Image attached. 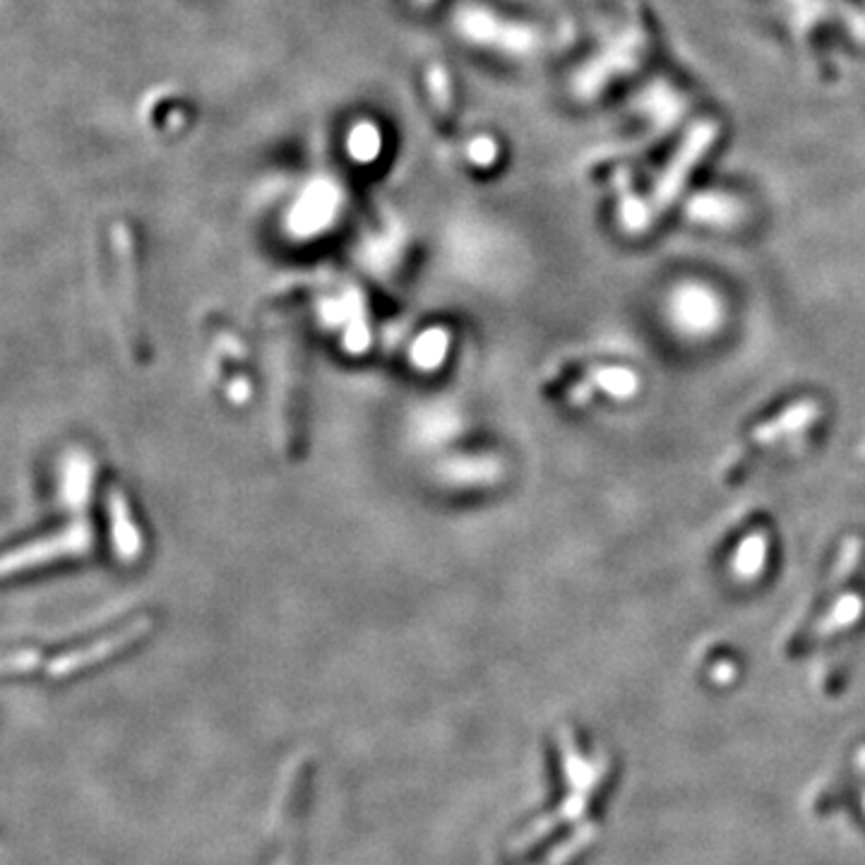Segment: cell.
Returning <instances> with one entry per match:
<instances>
[{"mask_svg": "<svg viewBox=\"0 0 865 865\" xmlns=\"http://www.w3.org/2000/svg\"><path fill=\"white\" fill-rule=\"evenodd\" d=\"M817 416H820V406H817L813 400H803L784 408V412L774 416L772 420H767V424L757 426L753 432V440L767 445V442H777L781 438L796 436V432L813 426Z\"/></svg>", "mask_w": 865, "mask_h": 865, "instance_id": "obj_4", "label": "cell"}, {"mask_svg": "<svg viewBox=\"0 0 865 865\" xmlns=\"http://www.w3.org/2000/svg\"><path fill=\"white\" fill-rule=\"evenodd\" d=\"M673 318H676L680 328L690 332H709L716 328L721 308L716 298L704 292V288L688 286L673 300Z\"/></svg>", "mask_w": 865, "mask_h": 865, "instance_id": "obj_3", "label": "cell"}, {"mask_svg": "<svg viewBox=\"0 0 865 865\" xmlns=\"http://www.w3.org/2000/svg\"><path fill=\"white\" fill-rule=\"evenodd\" d=\"M108 514H111L114 544L120 550V556L130 560L140 550V534L138 526L130 520L128 502L120 490H111V496H108Z\"/></svg>", "mask_w": 865, "mask_h": 865, "instance_id": "obj_5", "label": "cell"}, {"mask_svg": "<svg viewBox=\"0 0 865 865\" xmlns=\"http://www.w3.org/2000/svg\"><path fill=\"white\" fill-rule=\"evenodd\" d=\"M601 390H606L613 396H630L640 388V380L628 368H604L594 376Z\"/></svg>", "mask_w": 865, "mask_h": 865, "instance_id": "obj_8", "label": "cell"}, {"mask_svg": "<svg viewBox=\"0 0 865 865\" xmlns=\"http://www.w3.org/2000/svg\"><path fill=\"white\" fill-rule=\"evenodd\" d=\"M863 611H865V599L861 594L856 592L841 594L834 601V606L827 611V616L820 620V625H817V635L829 637L834 632L849 630L851 625H856L861 620Z\"/></svg>", "mask_w": 865, "mask_h": 865, "instance_id": "obj_7", "label": "cell"}, {"mask_svg": "<svg viewBox=\"0 0 865 865\" xmlns=\"http://www.w3.org/2000/svg\"><path fill=\"white\" fill-rule=\"evenodd\" d=\"M90 544H92L90 529L84 524H72L63 529V532L51 534L42 541H34V544H27L5 553V556H0V580L24 570L42 568V565L60 560L66 556H80V553L90 548Z\"/></svg>", "mask_w": 865, "mask_h": 865, "instance_id": "obj_1", "label": "cell"}, {"mask_svg": "<svg viewBox=\"0 0 865 865\" xmlns=\"http://www.w3.org/2000/svg\"><path fill=\"white\" fill-rule=\"evenodd\" d=\"M150 630V620H138V623H130L126 625L123 630H118L108 637H102V640H96L87 647H80L75 652H68L63 656L54 659L51 664H48V676L51 678H66L72 676V673H78L82 668H90L94 664H102V661L111 659L114 654L123 652L130 644H135L140 637Z\"/></svg>", "mask_w": 865, "mask_h": 865, "instance_id": "obj_2", "label": "cell"}, {"mask_svg": "<svg viewBox=\"0 0 865 865\" xmlns=\"http://www.w3.org/2000/svg\"><path fill=\"white\" fill-rule=\"evenodd\" d=\"M767 548H769V541L765 532H753L740 541V546L733 553V560H731V570L733 574L738 577L743 582H750L757 580V574L765 570L767 565Z\"/></svg>", "mask_w": 865, "mask_h": 865, "instance_id": "obj_6", "label": "cell"}]
</instances>
